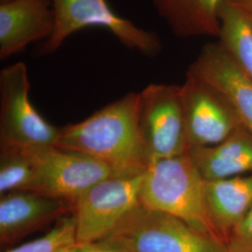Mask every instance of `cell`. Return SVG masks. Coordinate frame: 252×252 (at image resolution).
Returning a JSON list of instances; mask_svg holds the SVG:
<instances>
[{
	"instance_id": "obj_15",
	"label": "cell",
	"mask_w": 252,
	"mask_h": 252,
	"mask_svg": "<svg viewBox=\"0 0 252 252\" xmlns=\"http://www.w3.org/2000/svg\"><path fill=\"white\" fill-rule=\"evenodd\" d=\"M172 32L180 37L219 36L224 0H152Z\"/></svg>"
},
{
	"instance_id": "obj_23",
	"label": "cell",
	"mask_w": 252,
	"mask_h": 252,
	"mask_svg": "<svg viewBox=\"0 0 252 252\" xmlns=\"http://www.w3.org/2000/svg\"><path fill=\"white\" fill-rule=\"evenodd\" d=\"M5 1H9V0H1V2H5Z\"/></svg>"
},
{
	"instance_id": "obj_6",
	"label": "cell",
	"mask_w": 252,
	"mask_h": 252,
	"mask_svg": "<svg viewBox=\"0 0 252 252\" xmlns=\"http://www.w3.org/2000/svg\"><path fill=\"white\" fill-rule=\"evenodd\" d=\"M145 174V173H144ZM144 174L113 175L92 186L73 204L78 243H98L139 202Z\"/></svg>"
},
{
	"instance_id": "obj_5",
	"label": "cell",
	"mask_w": 252,
	"mask_h": 252,
	"mask_svg": "<svg viewBox=\"0 0 252 252\" xmlns=\"http://www.w3.org/2000/svg\"><path fill=\"white\" fill-rule=\"evenodd\" d=\"M29 91L25 63H13L0 71V146L38 149L56 144L60 128L37 112Z\"/></svg>"
},
{
	"instance_id": "obj_24",
	"label": "cell",
	"mask_w": 252,
	"mask_h": 252,
	"mask_svg": "<svg viewBox=\"0 0 252 252\" xmlns=\"http://www.w3.org/2000/svg\"><path fill=\"white\" fill-rule=\"evenodd\" d=\"M71 248H72V247H71ZM68 250H69V249H68ZM68 250H67V251H68ZM67 251H65V252H67Z\"/></svg>"
},
{
	"instance_id": "obj_25",
	"label": "cell",
	"mask_w": 252,
	"mask_h": 252,
	"mask_svg": "<svg viewBox=\"0 0 252 252\" xmlns=\"http://www.w3.org/2000/svg\"></svg>"
},
{
	"instance_id": "obj_10",
	"label": "cell",
	"mask_w": 252,
	"mask_h": 252,
	"mask_svg": "<svg viewBox=\"0 0 252 252\" xmlns=\"http://www.w3.org/2000/svg\"><path fill=\"white\" fill-rule=\"evenodd\" d=\"M188 72L219 91L231 105L244 128L252 133V81L220 42L208 43Z\"/></svg>"
},
{
	"instance_id": "obj_4",
	"label": "cell",
	"mask_w": 252,
	"mask_h": 252,
	"mask_svg": "<svg viewBox=\"0 0 252 252\" xmlns=\"http://www.w3.org/2000/svg\"><path fill=\"white\" fill-rule=\"evenodd\" d=\"M55 25L53 35L39 49L40 54H54L63 41L77 31L97 27L110 31L129 49L153 56L162 51L157 35L143 30L119 16L107 0H52Z\"/></svg>"
},
{
	"instance_id": "obj_16",
	"label": "cell",
	"mask_w": 252,
	"mask_h": 252,
	"mask_svg": "<svg viewBox=\"0 0 252 252\" xmlns=\"http://www.w3.org/2000/svg\"><path fill=\"white\" fill-rule=\"evenodd\" d=\"M220 43L252 81V29L242 14L224 0L220 9Z\"/></svg>"
},
{
	"instance_id": "obj_12",
	"label": "cell",
	"mask_w": 252,
	"mask_h": 252,
	"mask_svg": "<svg viewBox=\"0 0 252 252\" xmlns=\"http://www.w3.org/2000/svg\"><path fill=\"white\" fill-rule=\"evenodd\" d=\"M52 0H9L0 4V59L21 53L32 42L53 35Z\"/></svg>"
},
{
	"instance_id": "obj_22",
	"label": "cell",
	"mask_w": 252,
	"mask_h": 252,
	"mask_svg": "<svg viewBox=\"0 0 252 252\" xmlns=\"http://www.w3.org/2000/svg\"><path fill=\"white\" fill-rule=\"evenodd\" d=\"M96 244H97V246H98V251H97V252H126V251H123V250L106 248V247H103V246H101V245H99L98 243Z\"/></svg>"
},
{
	"instance_id": "obj_14",
	"label": "cell",
	"mask_w": 252,
	"mask_h": 252,
	"mask_svg": "<svg viewBox=\"0 0 252 252\" xmlns=\"http://www.w3.org/2000/svg\"><path fill=\"white\" fill-rule=\"evenodd\" d=\"M207 207L223 242L252 207V173L223 180H205Z\"/></svg>"
},
{
	"instance_id": "obj_3",
	"label": "cell",
	"mask_w": 252,
	"mask_h": 252,
	"mask_svg": "<svg viewBox=\"0 0 252 252\" xmlns=\"http://www.w3.org/2000/svg\"><path fill=\"white\" fill-rule=\"evenodd\" d=\"M98 244L128 252H229L225 244L213 236L140 204Z\"/></svg>"
},
{
	"instance_id": "obj_20",
	"label": "cell",
	"mask_w": 252,
	"mask_h": 252,
	"mask_svg": "<svg viewBox=\"0 0 252 252\" xmlns=\"http://www.w3.org/2000/svg\"><path fill=\"white\" fill-rule=\"evenodd\" d=\"M246 19L252 29V0H227Z\"/></svg>"
},
{
	"instance_id": "obj_1",
	"label": "cell",
	"mask_w": 252,
	"mask_h": 252,
	"mask_svg": "<svg viewBox=\"0 0 252 252\" xmlns=\"http://www.w3.org/2000/svg\"><path fill=\"white\" fill-rule=\"evenodd\" d=\"M139 93H129L77 124L60 128L55 147L85 153L117 176L144 174L150 162L138 126Z\"/></svg>"
},
{
	"instance_id": "obj_13",
	"label": "cell",
	"mask_w": 252,
	"mask_h": 252,
	"mask_svg": "<svg viewBox=\"0 0 252 252\" xmlns=\"http://www.w3.org/2000/svg\"><path fill=\"white\" fill-rule=\"evenodd\" d=\"M188 153L206 181L252 173V133L244 127L220 144L191 147Z\"/></svg>"
},
{
	"instance_id": "obj_7",
	"label": "cell",
	"mask_w": 252,
	"mask_h": 252,
	"mask_svg": "<svg viewBox=\"0 0 252 252\" xmlns=\"http://www.w3.org/2000/svg\"><path fill=\"white\" fill-rule=\"evenodd\" d=\"M138 126L150 163L187 153L180 86L150 84L140 92Z\"/></svg>"
},
{
	"instance_id": "obj_18",
	"label": "cell",
	"mask_w": 252,
	"mask_h": 252,
	"mask_svg": "<svg viewBox=\"0 0 252 252\" xmlns=\"http://www.w3.org/2000/svg\"><path fill=\"white\" fill-rule=\"evenodd\" d=\"M77 241L75 217H63L43 236L5 252H64Z\"/></svg>"
},
{
	"instance_id": "obj_2",
	"label": "cell",
	"mask_w": 252,
	"mask_h": 252,
	"mask_svg": "<svg viewBox=\"0 0 252 252\" xmlns=\"http://www.w3.org/2000/svg\"><path fill=\"white\" fill-rule=\"evenodd\" d=\"M139 202L143 207L179 218L224 243L208 211L205 180L188 152L150 163L145 172Z\"/></svg>"
},
{
	"instance_id": "obj_8",
	"label": "cell",
	"mask_w": 252,
	"mask_h": 252,
	"mask_svg": "<svg viewBox=\"0 0 252 252\" xmlns=\"http://www.w3.org/2000/svg\"><path fill=\"white\" fill-rule=\"evenodd\" d=\"M35 180L28 191L73 204L92 186L115 175L105 162L85 153L53 147L33 149Z\"/></svg>"
},
{
	"instance_id": "obj_21",
	"label": "cell",
	"mask_w": 252,
	"mask_h": 252,
	"mask_svg": "<svg viewBox=\"0 0 252 252\" xmlns=\"http://www.w3.org/2000/svg\"><path fill=\"white\" fill-rule=\"evenodd\" d=\"M97 244L77 243L66 252H97Z\"/></svg>"
},
{
	"instance_id": "obj_9",
	"label": "cell",
	"mask_w": 252,
	"mask_h": 252,
	"mask_svg": "<svg viewBox=\"0 0 252 252\" xmlns=\"http://www.w3.org/2000/svg\"><path fill=\"white\" fill-rule=\"evenodd\" d=\"M180 88L189 149L220 144L243 127L225 97L206 81L188 72Z\"/></svg>"
},
{
	"instance_id": "obj_17",
	"label": "cell",
	"mask_w": 252,
	"mask_h": 252,
	"mask_svg": "<svg viewBox=\"0 0 252 252\" xmlns=\"http://www.w3.org/2000/svg\"><path fill=\"white\" fill-rule=\"evenodd\" d=\"M36 174L33 149L0 146V194L28 191Z\"/></svg>"
},
{
	"instance_id": "obj_11",
	"label": "cell",
	"mask_w": 252,
	"mask_h": 252,
	"mask_svg": "<svg viewBox=\"0 0 252 252\" xmlns=\"http://www.w3.org/2000/svg\"><path fill=\"white\" fill-rule=\"evenodd\" d=\"M72 213L71 205L31 191L0 196V243L11 245Z\"/></svg>"
},
{
	"instance_id": "obj_19",
	"label": "cell",
	"mask_w": 252,
	"mask_h": 252,
	"mask_svg": "<svg viewBox=\"0 0 252 252\" xmlns=\"http://www.w3.org/2000/svg\"><path fill=\"white\" fill-rule=\"evenodd\" d=\"M227 247L229 252H252V207L243 221L230 235Z\"/></svg>"
}]
</instances>
